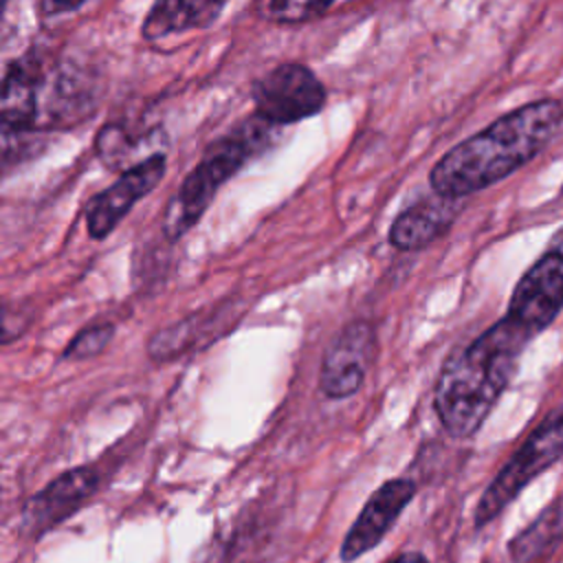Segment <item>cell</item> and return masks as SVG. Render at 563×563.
Instances as JSON below:
<instances>
[{"mask_svg":"<svg viewBox=\"0 0 563 563\" xmlns=\"http://www.w3.org/2000/svg\"><path fill=\"white\" fill-rule=\"evenodd\" d=\"M563 125V101H528L451 147L431 169L433 194L466 198L486 189L539 156Z\"/></svg>","mask_w":563,"mask_h":563,"instance_id":"1","label":"cell"},{"mask_svg":"<svg viewBox=\"0 0 563 563\" xmlns=\"http://www.w3.org/2000/svg\"><path fill=\"white\" fill-rule=\"evenodd\" d=\"M534 334L504 314L442 367L435 385V413L442 429L466 440L479 431L517 374L519 358Z\"/></svg>","mask_w":563,"mask_h":563,"instance_id":"2","label":"cell"},{"mask_svg":"<svg viewBox=\"0 0 563 563\" xmlns=\"http://www.w3.org/2000/svg\"><path fill=\"white\" fill-rule=\"evenodd\" d=\"M84 79L70 64L46 68L35 53L13 59L2 86V136L11 139L81 119L92 99Z\"/></svg>","mask_w":563,"mask_h":563,"instance_id":"3","label":"cell"},{"mask_svg":"<svg viewBox=\"0 0 563 563\" xmlns=\"http://www.w3.org/2000/svg\"><path fill=\"white\" fill-rule=\"evenodd\" d=\"M271 123L253 114L249 121L213 141L198 165L187 174L178 191L169 198L163 211V235L172 242L180 240L207 211L218 189L257 152L268 145L273 134Z\"/></svg>","mask_w":563,"mask_h":563,"instance_id":"4","label":"cell"},{"mask_svg":"<svg viewBox=\"0 0 563 563\" xmlns=\"http://www.w3.org/2000/svg\"><path fill=\"white\" fill-rule=\"evenodd\" d=\"M563 460V405L550 411L499 468L475 506V526L482 528L512 504L541 473Z\"/></svg>","mask_w":563,"mask_h":563,"instance_id":"5","label":"cell"},{"mask_svg":"<svg viewBox=\"0 0 563 563\" xmlns=\"http://www.w3.org/2000/svg\"><path fill=\"white\" fill-rule=\"evenodd\" d=\"M251 97L255 114L271 125H290L317 114L325 106V86L299 62H284L260 77Z\"/></svg>","mask_w":563,"mask_h":563,"instance_id":"6","label":"cell"},{"mask_svg":"<svg viewBox=\"0 0 563 563\" xmlns=\"http://www.w3.org/2000/svg\"><path fill=\"white\" fill-rule=\"evenodd\" d=\"M167 158L161 152L145 156L143 161L128 167L108 189L99 191L88 200L86 229L92 240L108 238L130 209L145 198L165 176Z\"/></svg>","mask_w":563,"mask_h":563,"instance_id":"7","label":"cell"},{"mask_svg":"<svg viewBox=\"0 0 563 563\" xmlns=\"http://www.w3.org/2000/svg\"><path fill=\"white\" fill-rule=\"evenodd\" d=\"M376 354V332L367 321L347 323L328 345L321 372L319 389L323 396L341 400L358 391L367 369Z\"/></svg>","mask_w":563,"mask_h":563,"instance_id":"8","label":"cell"},{"mask_svg":"<svg viewBox=\"0 0 563 563\" xmlns=\"http://www.w3.org/2000/svg\"><path fill=\"white\" fill-rule=\"evenodd\" d=\"M416 495V484L407 477H396L380 484L372 497L361 508L356 521L347 530L341 543V561L352 563L372 548L380 543V539L396 523L400 512L409 506Z\"/></svg>","mask_w":563,"mask_h":563,"instance_id":"9","label":"cell"},{"mask_svg":"<svg viewBox=\"0 0 563 563\" xmlns=\"http://www.w3.org/2000/svg\"><path fill=\"white\" fill-rule=\"evenodd\" d=\"M99 486V473L92 466H77L37 490L22 508V526L40 534L73 515Z\"/></svg>","mask_w":563,"mask_h":563,"instance_id":"10","label":"cell"},{"mask_svg":"<svg viewBox=\"0 0 563 563\" xmlns=\"http://www.w3.org/2000/svg\"><path fill=\"white\" fill-rule=\"evenodd\" d=\"M462 211V198L433 194L400 211L389 227V244L398 251H420L438 240Z\"/></svg>","mask_w":563,"mask_h":563,"instance_id":"11","label":"cell"},{"mask_svg":"<svg viewBox=\"0 0 563 563\" xmlns=\"http://www.w3.org/2000/svg\"><path fill=\"white\" fill-rule=\"evenodd\" d=\"M229 0H154L145 20L143 37L150 42L211 26Z\"/></svg>","mask_w":563,"mask_h":563,"instance_id":"12","label":"cell"},{"mask_svg":"<svg viewBox=\"0 0 563 563\" xmlns=\"http://www.w3.org/2000/svg\"><path fill=\"white\" fill-rule=\"evenodd\" d=\"M563 539V497L541 510V515L526 526L508 543V552L517 563H530L548 554Z\"/></svg>","mask_w":563,"mask_h":563,"instance_id":"13","label":"cell"},{"mask_svg":"<svg viewBox=\"0 0 563 563\" xmlns=\"http://www.w3.org/2000/svg\"><path fill=\"white\" fill-rule=\"evenodd\" d=\"M336 0H253L255 13L273 24H301L325 13Z\"/></svg>","mask_w":563,"mask_h":563,"instance_id":"14","label":"cell"},{"mask_svg":"<svg viewBox=\"0 0 563 563\" xmlns=\"http://www.w3.org/2000/svg\"><path fill=\"white\" fill-rule=\"evenodd\" d=\"M114 336V325L112 323H97L90 328H84L64 350V358L70 361H84V358H92L97 354H101L108 343Z\"/></svg>","mask_w":563,"mask_h":563,"instance_id":"15","label":"cell"},{"mask_svg":"<svg viewBox=\"0 0 563 563\" xmlns=\"http://www.w3.org/2000/svg\"><path fill=\"white\" fill-rule=\"evenodd\" d=\"M86 0H44V9L48 13H64V11H75L84 4Z\"/></svg>","mask_w":563,"mask_h":563,"instance_id":"16","label":"cell"},{"mask_svg":"<svg viewBox=\"0 0 563 563\" xmlns=\"http://www.w3.org/2000/svg\"><path fill=\"white\" fill-rule=\"evenodd\" d=\"M391 563H429V561L420 552H407V554L396 556Z\"/></svg>","mask_w":563,"mask_h":563,"instance_id":"17","label":"cell"},{"mask_svg":"<svg viewBox=\"0 0 563 563\" xmlns=\"http://www.w3.org/2000/svg\"><path fill=\"white\" fill-rule=\"evenodd\" d=\"M4 4H7V0H4Z\"/></svg>","mask_w":563,"mask_h":563,"instance_id":"18","label":"cell"}]
</instances>
